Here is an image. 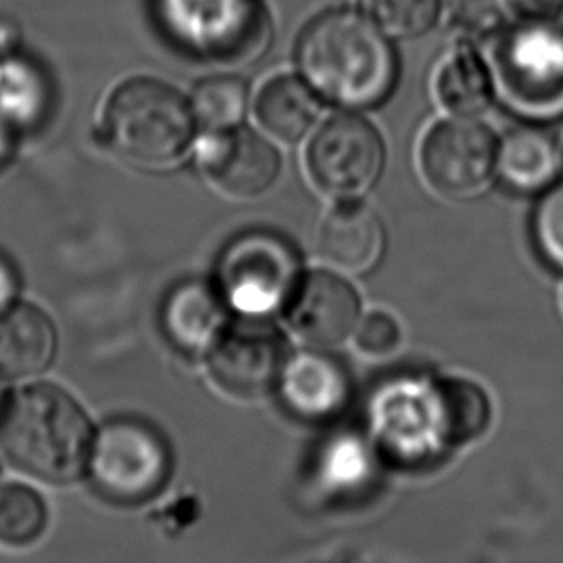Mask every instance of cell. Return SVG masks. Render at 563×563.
<instances>
[{"label":"cell","instance_id":"obj_1","mask_svg":"<svg viewBox=\"0 0 563 563\" xmlns=\"http://www.w3.org/2000/svg\"><path fill=\"white\" fill-rule=\"evenodd\" d=\"M298 66L313 91L351 110L380 104L398 74L383 27L354 10L316 18L298 43Z\"/></svg>","mask_w":563,"mask_h":563},{"label":"cell","instance_id":"obj_2","mask_svg":"<svg viewBox=\"0 0 563 563\" xmlns=\"http://www.w3.org/2000/svg\"><path fill=\"white\" fill-rule=\"evenodd\" d=\"M95 431L76 398L51 383L0 398V452L20 472L68 485L89 467Z\"/></svg>","mask_w":563,"mask_h":563},{"label":"cell","instance_id":"obj_3","mask_svg":"<svg viewBox=\"0 0 563 563\" xmlns=\"http://www.w3.org/2000/svg\"><path fill=\"white\" fill-rule=\"evenodd\" d=\"M197 118L176 87L137 77L108 99L102 133L112 153L137 166L179 161L195 137Z\"/></svg>","mask_w":563,"mask_h":563},{"label":"cell","instance_id":"obj_4","mask_svg":"<svg viewBox=\"0 0 563 563\" xmlns=\"http://www.w3.org/2000/svg\"><path fill=\"white\" fill-rule=\"evenodd\" d=\"M488 69L496 99L529 123L563 118V31L521 22L495 38Z\"/></svg>","mask_w":563,"mask_h":563},{"label":"cell","instance_id":"obj_5","mask_svg":"<svg viewBox=\"0 0 563 563\" xmlns=\"http://www.w3.org/2000/svg\"><path fill=\"white\" fill-rule=\"evenodd\" d=\"M493 419L485 388L467 379L419 383L402 396V418L385 411L380 431L396 449L402 444L418 456L441 454L479 439Z\"/></svg>","mask_w":563,"mask_h":563},{"label":"cell","instance_id":"obj_6","mask_svg":"<svg viewBox=\"0 0 563 563\" xmlns=\"http://www.w3.org/2000/svg\"><path fill=\"white\" fill-rule=\"evenodd\" d=\"M158 18L184 51L221 66L258 60L272 38L260 0H158Z\"/></svg>","mask_w":563,"mask_h":563},{"label":"cell","instance_id":"obj_7","mask_svg":"<svg viewBox=\"0 0 563 563\" xmlns=\"http://www.w3.org/2000/svg\"><path fill=\"white\" fill-rule=\"evenodd\" d=\"M302 277L295 244L274 231L254 229L223 249L216 285L231 310L267 320L287 312Z\"/></svg>","mask_w":563,"mask_h":563},{"label":"cell","instance_id":"obj_8","mask_svg":"<svg viewBox=\"0 0 563 563\" xmlns=\"http://www.w3.org/2000/svg\"><path fill=\"white\" fill-rule=\"evenodd\" d=\"M92 483L115 504H141L158 495L172 473L166 439L137 419H114L95 434Z\"/></svg>","mask_w":563,"mask_h":563},{"label":"cell","instance_id":"obj_9","mask_svg":"<svg viewBox=\"0 0 563 563\" xmlns=\"http://www.w3.org/2000/svg\"><path fill=\"white\" fill-rule=\"evenodd\" d=\"M500 139L475 115H454L427 131L419 151L427 184L444 197L465 198L485 189L498 169Z\"/></svg>","mask_w":563,"mask_h":563},{"label":"cell","instance_id":"obj_10","mask_svg":"<svg viewBox=\"0 0 563 563\" xmlns=\"http://www.w3.org/2000/svg\"><path fill=\"white\" fill-rule=\"evenodd\" d=\"M308 172L323 192L356 198L372 189L385 168L379 131L358 115H336L321 125L308 146Z\"/></svg>","mask_w":563,"mask_h":563},{"label":"cell","instance_id":"obj_11","mask_svg":"<svg viewBox=\"0 0 563 563\" xmlns=\"http://www.w3.org/2000/svg\"><path fill=\"white\" fill-rule=\"evenodd\" d=\"M290 358L289 343L264 318L229 323L208 352L213 380L239 398H262L279 388Z\"/></svg>","mask_w":563,"mask_h":563},{"label":"cell","instance_id":"obj_12","mask_svg":"<svg viewBox=\"0 0 563 563\" xmlns=\"http://www.w3.org/2000/svg\"><path fill=\"white\" fill-rule=\"evenodd\" d=\"M290 328L313 346H335L356 331L360 297L343 277L313 269L302 277L287 308Z\"/></svg>","mask_w":563,"mask_h":563},{"label":"cell","instance_id":"obj_13","mask_svg":"<svg viewBox=\"0 0 563 563\" xmlns=\"http://www.w3.org/2000/svg\"><path fill=\"white\" fill-rule=\"evenodd\" d=\"M202 168L218 189L231 197L266 192L282 172V156L269 141L251 130L218 133L202 154Z\"/></svg>","mask_w":563,"mask_h":563},{"label":"cell","instance_id":"obj_14","mask_svg":"<svg viewBox=\"0 0 563 563\" xmlns=\"http://www.w3.org/2000/svg\"><path fill=\"white\" fill-rule=\"evenodd\" d=\"M279 390L283 402L297 418L313 423L329 421L351 400V375L343 362L328 352H300L287 362Z\"/></svg>","mask_w":563,"mask_h":563},{"label":"cell","instance_id":"obj_15","mask_svg":"<svg viewBox=\"0 0 563 563\" xmlns=\"http://www.w3.org/2000/svg\"><path fill=\"white\" fill-rule=\"evenodd\" d=\"M228 308L218 285L200 279L181 283L162 306L164 335L185 354H208L229 325Z\"/></svg>","mask_w":563,"mask_h":563},{"label":"cell","instance_id":"obj_16","mask_svg":"<svg viewBox=\"0 0 563 563\" xmlns=\"http://www.w3.org/2000/svg\"><path fill=\"white\" fill-rule=\"evenodd\" d=\"M58 349L53 320L41 308L15 302L0 312V379L45 374Z\"/></svg>","mask_w":563,"mask_h":563},{"label":"cell","instance_id":"obj_17","mask_svg":"<svg viewBox=\"0 0 563 563\" xmlns=\"http://www.w3.org/2000/svg\"><path fill=\"white\" fill-rule=\"evenodd\" d=\"M321 254L336 267L367 272L385 249V228L372 206L346 198L329 213L320 235Z\"/></svg>","mask_w":563,"mask_h":563},{"label":"cell","instance_id":"obj_18","mask_svg":"<svg viewBox=\"0 0 563 563\" xmlns=\"http://www.w3.org/2000/svg\"><path fill=\"white\" fill-rule=\"evenodd\" d=\"M318 92L295 76H275L256 99V118L272 137L283 143H297L312 130L320 118Z\"/></svg>","mask_w":563,"mask_h":563},{"label":"cell","instance_id":"obj_19","mask_svg":"<svg viewBox=\"0 0 563 563\" xmlns=\"http://www.w3.org/2000/svg\"><path fill=\"white\" fill-rule=\"evenodd\" d=\"M562 164V151L549 133L537 128H521L500 141L496 172L511 189L539 192L554 184Z\"/></svg>","mask_w":563,"mask_h":563},{"label":"cell","instance_id":"obj_20","mask_svg":"<svg viewBox=\"0 0 563 563\" xmlns=\"http://www.w3.org/2000/svg\"><path fill=\"white\" fill-rule=\"evenodd\" d=\"M434 95L452 115L483 114L496 97L487 62L472 46H460L437 71Z\"/></svg>","mask_w":563,"mask_h":563},{"label":"cell","instance_id":"obj_21","mask_svg":"<svg viewBox=\"0 0 563 563\" xmlns=\"http://www.w3.org/2000/svg\"><path fill=\"white\" fill-rule=\"evenodd\" d=\"M51 108L45 71L20 53L0 60V115L15 130H33Z\"/></svg>","mask_w":563,"mask_h":563},{"label":"cell","instance_id":"obj_22","mask_svg":"<svg viewBox=\"0 0 563 563\" xmlns=\"http://www.w3.org/2000/svg\"><path fill=\"white\" fill-rule=\"evenodd\" d=\"M249 107V89L243 79L235 76H213L195 87L190 108L197 122L206 130H235L243 122Z\"/></svg>","mask_w":563,"mask_h":563},{"label":"cell","instance_id":"obj_23","mask_svg":"<svg viewBox=\"0 0 563 563\" xmlns=\"http://www.w3.org/2000/svg\"><path fill=\"white\" fill-rule=\"evenodd\" d=\"M48 523L43 498L22 483H0V542L7 547H27L37 541Z\"/></svg>","mask_w":563,"mask_h":563},{"label":"cell","instance_id":"obj_24","mask_svg":"<svg viewBox=\"0 0 563 563\" xmlns=\"http://www.w3.org/2000/svg\"><path fill=\"white\" fill-rule=\"evenodd\" d=\"M372 12L388 35L416 38L437 25L442 0H372Z\"/></svg>","mask_w":563,"mask_h":563},{"label":"cell","instance_id":"obj_25","mask_svg":"<svg viewBox=\"0 0 563 563\" xmlns=\"http://www.w3.org/2000/svg\"><path fill=\"white\" fill-rule=\"evenodd\" d=\"M531 235L542 262L563 274V181L542 190L531 218Z\"/></svg>","mask_w":563,"mask_h":563},{"label":"cell","instance_id":"obj_26","mask_svg":"<svg viewBox=\"0 0 563 563\" xmlns=\"http://www.w3.org/2000/svg\"><path fill=\"white\" fill-rule=\"evenodd\" d=\"M400 336L402 333L395 318L385 312L369 313L356 325L360 351L374 356H385L395 351L400 343Z\"/></svg>","mask_w":563,"mask_h":563},{"label":"cell","instance_id":"obj_27","mask_svg":"<svg viewBox=\"0 0 563 563\" xmlns=\"http://www.w3.org/2000/svg\"><path fill=\"white\" fill-rule=\"evenodd\" d=\"M506 4L526 23H552L563 12V0H506Z\"/></svg>","mask_w":563,"mask_h":563},{"label":"cell","instance_id":"obj_28","mask_svg":"<svg viewBox=\"0 0 563 563\" xmlns=\"http://www.w3.org/2000/svg\"><path fill=\"white\" fill-rule=\"evenodd\" d=\"M20 295V275L12 260L0 254V312L18 302Z\"/></svg>","mask_w":563,"mask_h":563},{"label":"cell","instance_id":"obj_29","mask_svg":"<svg viewBox=\"0 0 563 563\" xmlns=\"http://www.w3.org/2000/svg\"><path fill=\"white\" fill-rule=\"evenodd\" d=\"M22 33L14 20L0 18V60L8 58L20 51Z\"/></svg>","mask_w":563,"mask_h":563},{"label":"cell","instance_id":"obj_30","mask_svg":"<svg viewBox=\"0 0 563 563\" xmlns=\"http://www.w3.org/2000/svg\"><path fill=\"white\" fill-rule=\"evenodd\" d=\"M18 133L20 131L0 115V168L14 158Z\"/></svg>","mask_w":563,"mask_h":563},{"label":"cell","instance_id":"obj_31","mask_svg":"<svg viewBox=\"0 0 563 563\" xmlns=\"http://www.w3.org/2000/svg\"><path fill=\"white\" fill-rule=\"evenodd\" d=\"M562 154H563V151H562Z\"/></svg>","mask_w":563,"mask_h":563}]
</instances>
